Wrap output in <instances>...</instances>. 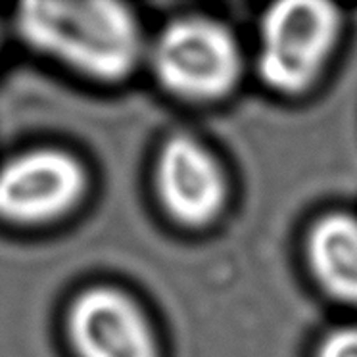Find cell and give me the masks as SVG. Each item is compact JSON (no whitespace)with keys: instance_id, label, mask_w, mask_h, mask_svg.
I'll return each instance as SVG.
<instances>
[{"instance_id":"cell-1","label":"cell","mask_w":357,"mask_h":357,"mask_svg":"<svg viewBox=\"0 0 357 357\" xmlns=\"http://www.w3.org/2000/svg\"><path fill=\"white\" fill-rule=\"evenodd\" d=\"M20 37L39 54L98 81L127 77L144 54L132 12L109 0H33L17 8Z\"/></svg>"},{"instance_id":"cell-2","label":"cell","mask_w":357,"mask_h":357,"mask_svg":"<svg viewBox=\"0 0 357 357\" xmlns=\"http://www.w3.org/2000/svg\"><path fill=\"white\" fill-rule=\"evenodd\" d=\"M340 35L334 6L315 0L279 2L259 27L257 71L265 85L284 94L310 89L325 70Z\"/></svg>"},{"instance_id":"cell-3","label":"cell","mask_w":357,"mask_h":357,"mask_svg":"<svg viewBox=\"0 0 357 357\" xmlns=\"http://www.w3.org/2000/svg\"><path fill=\"white\" fill-rule=\"evenodd\" d=\"M150 63L169 93L185 100L208 102L233 91L242 58L225 25L208 17H183L158 35L150 47Z\"/></svg>"},{"instance_id":"cell-4","label":"cell","mask_w":357,"mask_h":357,"mask_svg":"<svg viewBox=\"0 0 357 357\" xmlns=\"http://www.w3.org/2000/svg\"><path fill=\"white\" fill-rule=\"evenodd\" d=\"M85 187V171L68 152H25L0 165V218L17 225L54 221L77 206Z\"/></svg>"},{"instance_id":"cell-5","label":"cell","mask_w":357,"mask_h":357,"mask_svg":"<svg viewBox=\"0 0 357 357\" xmlns=\"http://www.w3.org/2000/svg\"><path fill=\"white\" fill-rule=\"evenodd\" d=\"M68 334L79 357H160L144 313L116 288L79 294L68 311Z\"/></svg>"},{"instance_id":"cell-6","label":"cell","mask_w":357,"mask_h":357,"mask_svg":"<svg viewBox=\"0 0 357 357\" xmlns=\"http://www.w3.org/2000/svg\"><path fill=\"white\" fill-rule=\"evenodd\" d=\"M155 188L165 211L181 225H210L225 206V173L215 155L187 135L171 137L162 146Z\"/></svg>"},{"instance_id":"cell-7","label":"cell","mask_w":357,"mask_h":357,"mask_svg":"<svg viewBox=\"0 0 357 357\" xmlns=\"http://www.w3.org/2000/svg\"><path fill=\"white\" fill-rule=\"evenodd\" d=\"M311 273L326 294L357 307V219L328 213L307 236Z\"/></svg>"},{"instance_id":"cell-8","label":"cell","mask_w":357,"mask_h":357,"mask_svg":"<svg viewBox=\"0 0 357 357\" xmlns=\"http://www.w3.org/2000/svg\"><path fill=\"white\" fill-rule=\"evenodd\" d=\"M317 357H357V326H342L326 334Z\"/></svg>"}]
</instances>
